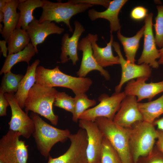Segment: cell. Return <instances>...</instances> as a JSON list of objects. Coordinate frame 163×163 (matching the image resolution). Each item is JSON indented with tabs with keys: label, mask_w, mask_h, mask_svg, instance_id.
Instances as JSON below:
<instances>
[{
	"label": "cell",
	"mask_w": 163,
	"mask_h": 163,
	"mask_svg": "<svg viewBox=\"0 0 163 163\" xmlns=\"http://www.w3.org/2000/svg\"><path fill=\"white\" fill-rule=\"evenodd\" d=\"M126 95L124 91L115 92L111 96L103 94L98 100L99 103L93 108L88 109L79 117V120L95 121L99 117H104L113 120L120 104Z\"/></svg>",
	"instance_id": "8"
},
{
	"label": "cell",
	"mask_w": 163,
	"mask_h": 163,
	"mask_svg": "<svg viewBox=\"0 0 163 163\" xmlns=\"http://www.w3.org/2000/svg\"><path fill=\"white\" fill-rule=\"evenodd\" d=\"M148 79L141 77L127 82L124 91L126 95L136 97L139 102L145 99L151 101L156 95L163 92V81L146 83Z\"/></svg>",
	"instance_id": "15"
},
{
	"label": "cell",
	"mask_w": 163,
	"mask_h": 163,
	"mask_svg": "<svg viewBox=\"0 0 163 163\" xmlns=\"http://www.w3.org/2000/svg\"><path fill=\"white\" fill-rule=\"evenodd\" d=\"M58 91L54 88L36 83L29 91L24 104V110L37 113L48 119L53 125L57 124L58 116L54 114L53 105Z\"/></svg>",
	"instance_id": "2"
},
{
	"label": "cell",
	"mask_w": 163,
	"mask_h": 163,
	"mask_svg": "<svg viewBox=\"0 0 163 163\" xmlns=\"http://www.w3.org/2000/svg\"><path fill=\"white\" fill-rule=\"evenodd\" d=\"M78 50L82 52L80 68L76 72L78 77H86L89 72L96 70L98 71L106 80L110 79V76L108 72L100 66L94 58L91 43L88 35L79 41Z\"/></svg>",
	"instance_id": "16"
},
{
	"label": "cell",
	"mask_w": 163,
	"mask_h": 163,
	"mask_svg": "<svg viewBox=\"0 0 163 163\" xmlns=\"http://www.w3.org/2000/svg\"><path fill=\"white\" fill-rule=\"evenodd\" d=\"M42 13L38 20L42 23L46 21H55L59 23L63 22L68 27L69 31L73 30L70 20L73 16L84 12L93 5L86 3L73 4L69 1L66 3L60 2H53L47 0H43Z\"/></svg>",
	"instance_id": "6"
},
{
	"label": "cell",
	"mask_w": 163,
	"mask_h": 163,
	"mask_svg": "<svg viewBox=\"0 0 163 163\" xmlns=\"http://www.w3.org/2000/svg\"><path fill=\"white\" fill-rule=\"evenodd\" d=\"M101 162V163H122L117 152L104 136L102 145Z\"/></svg>",
	"instance_id": "30"
},
{
	"label": "cell",
	"mask_w": 163,
	"mask_h": 163,
	"mask_svg": "<svg viewBox=\"0 0 163 163\" xmlns=\"http://www.w3.org/2000/svg\"><path fill=\"white\" fill-rule=\"evenodd\" d=\"M127 0H114L110 1L106 10L102 12L97 11L94 8L89 10L88 15L91 21L98 18H103L110 22V32L118 31L121 29L118 14L122 8L127 2Z\"/></svg>",
	"instance_id": "20"
},
{
	"label": "cell",
	"mask_w": 163,
	"mask_h": 163,
	"mask_svg": "<svg viewBox=\"0 0 163 163\" xmlns=\"http://www.w3.org/2000/svg\"><path fill=\"white\" fill-rule=\"evenodd\" d=\"M150 163H163V159L161 158H155Z\"/></svg>",
	"instance_id": "41"
},
{
	"label": "cell",
	"mask_w": 163,
	"mask_h": 163,
	"mask_svg": "<svg viewBox=\"0 0 163 163\" xmlns=\"http://www.w3.org/2000/svg\"><path fill=\"white\" fill-rule=\"evenodd\" d=\"M156 145L158 149L163 154V131L158 130Z\"/></svg>",
	"instance_id": "36"
},
{
	"label": "cell",
	"mask_w": 163,
	"mask_h": 163,
	"mask_svg": "<svg viewBox=\"0 0 163 163\" xmlns=\"http://www.w3.org/2000/svg\"><path fill=\"white\" fill-rule=\"evenodd\" d=\"M40 62L39 59H37L30 66L28 65L19 88L14 94L15 99L22 109L24 108L25 102L28 92L35 83L36 70Z\"/></svg>",
	"instance_id": "21"
},
{
	"label": "cell",
	"mask_w": 163,
	"mask_h": 163,
	"mask_svg": "<svg viewBox=\"0 0 163 163\" xmlns=\"http://www.w3.org/2000/svg\"><path fill=\"white\" fill-rule=\"evenodd\" d=\"M159 58L158 62L160 65H163V46L159 50Z\"/></svg>",
	"instance_id": "39"
},
{
	"label": "cell",
	"mask_w": 163,
	"mask_h": 163,
	"mask_svg": "<svg viewBox=\"0 0 163 163\" xmlns=\"http://www.w3.org/2000/svg\"><path fill=\"white\" fill-rule=\"evenodd\" d=\"M74 99V108L72 120L77 123L80 116L88 108L95 106L97 103L94 99H90L85 93L75 95Z\"/></svg>",
	"instance_id": "28"
},
{
	"label": "cell",
	"mask_w": 163,
	"mask_h": 163,
	"mask_svg": "<svg viewBox=\"0 0 163 163\" xmlns=\"http://www.w3.org/2000/svg\"><path fill=\"white\" fill-rule=\"evenodd\" d=\"M136 97L126 95L122 101L113 121L116 124L126 128H130L143 118L138 107Z\"/></svg>",
	"instance_id": "14"
},
{
	"label": "cell",
	"mask_w": 163,
	"mask_h": 163,
	"mask_svg": "<svg viewBox=\"0 0 163 163\" xmlns=\"http://www.w3.org/2000/svg\"><path fill=\"white\" fill-rule=\"evenodd\" d=\"M95 121L104 136L106 138L117 152L122 163H131L129 145L130 128L119 126L113 120L99 117Z\"/></svg>",
	"instance_id": "4"
},
{
	"label": "cell",
	"mask_w": 163,
	"mask_h": 163,
	"mask_svg": "<svg viewBox=\"0 0 163 163\" xmlns=\"http://www.w3.org/2000/svg\"><path fill=\"white\" fill-rule=\"evenodd\" d=\"M4 95L9 103L11 112V117L8 123L9 130L18 132L23 137L28 139L35 130L33 120L22 110L14 94L5 93Z\"/></svg>",
	"instance_id": "10"
},
{
	"label": "cell",
	"mask_w": 163,
	"mask_h": 163,
	"mask_svg": "<svg viewBox=\"0 0 163 163\" xmlns=\"http://www.w3.org/2000/svg\"><path fill=\"white\" fill-rule=\"evenodd\" d=\"M153 124L157 126L158 130L163 131V117L155 120Z\"/></svg>",
	"instance_id": "38"
},
{
	"label": "cell",
	"mask_w": 163,
	"mask_h": 163,
	"mask_svg": "<svg viewBox=\"0 0 163 163\" xmlns=\"http://www.w3.org/2000/svg\"><path fill=\"white\" fill-rule=\"evenodd\" d=\"M148 10L141 6H136L133 8L130 13L131 18L135 21L141 20L145 18L147 16Z\"/></svg>",
	"instance_id": "33"
},
{
	"label": "cell",
	"mask_w": 163,
	"mask_h": 163,
	"mask_svg": "<svg viewBox=\"0 0 163 163\" xmlns=\"http://www.w3.org/2000/svg\"><path fill=\"white\" fill-rule=\"evenodd\" d=\"M130 128L129 145L134 163L139 158L152 151L157 137V131L153 123L144 121L135 123Z\"/></svg>",
	"instance_id": "5"
},
{
	"label": "cell",
	"mask_w": 163,
	"mask_h": 163,
	"mask_svg": "<svg viewBox=\"0 0 163 163\" xmlns=\"http://www.w3.org/2000/svg\"><path fill=\"white\" fill-rule=\"evenodd\" d=\"M26 31L30 37V43L37 53L38 44L43 43L50 34H60L64 32L65 29L53 22L46 21L40 23L38 20L35 18L29 24Z\"/></svg>",
	"instance_id": "18"
},
{
	"label": "cell",
	"mask_w": 163,
	"mask_h": 163,
	"mask_svg": "<svg viewBox=\"0 0 163 163\" xmlns=\"http://www.w3.org/2000/svg\"><path fill=\"white\" fill-rule=\"evenodd\" d=\"M153 14H148L145 18L143 35L144 44L141 55L138 60V64L144 63L153 68L157 69L159 64L156 59L159 58V50L156 47L154 36L152 26Z\"/></svg>",
	"instance_id": "12"
},
{
	"label": "cell",
	"mask_w": 163,
	"mask_h": 163,
	"mask_svg": "<svg viewBox=\"0 0 163 163\" xmlns=\"http://www.w3.org/2000/svg\"><path fill=\"white\" fill-rule=\"evenodd\" d=\"M112 46L119 57L122 70L120 80L115 87V92H120L124 83L131 80L141 77L149 78L151 76L152 71L148 65L144 63L137 65L129 62L123 56L120 46L117 42L113 41Z\"/></svg>",
	"instance_id": "13"
},
{
	"label": "cell",
	"mask_w": 163,
	"mask_h": 163,
	"mask_svg": "<svg viewBox=\"0 0 163 163\" xmlns=\"http://www.w3.org/2000/svg\"><path fill=\"white\" fill-rule=\"evenodd\" d=\"M18 132L9 130L0 140V160L5 163H27L28 145Z\"/></svg>",
	"instance_id": "7"
},
{
	"label": "cell",
	"mask_w": 163,
	"mask_h": 163,
	"mask_svg": "<svg viewBox=\"0 0 163 163\" xmlns=\"http://www.w3.org/2000/svg\"><path fill=\"white\" fill-rule=\"evenodd\" d=\"M53 105L72 114L74 108V99L65 92H58Z\"/></svg>",
	"instance_id": "32"
},
{
	"label": "cell",
	"mask_w": 163,
	"mask_h": 163,
	"mask_svg": "<svg viewBox=\"0 0 163 163\" xmlns=\"http://www.w3.org/2000/svg\"><path fill=\"white\" fill-rule=\"evenodd\" d=\"M10 104L5 97L4 93L0 89V116H4L7 115V108Z\"/></svg>",
	"instance_id": "35"
},
{
	"label": "cell",
	"mask_w": 163,
	"mask_h": 163,
	"mask_svg": "<svg viewBox=\"0 0 163 163\" xmlns=\"http://www.w3.org/2000/svg\"><path fill=\"white\" fill-rule=\"evenodd\" d=\"M73 4L86 3L92 5H102L107 8L110 1L108 0H72L68 1Z\"/></svg>",
	"instance_id": "34"
},
{
	"label": "cell",
	"mask_w": 163,
	"mask_h": 163,
	"mask_svg": "<svg viewBox=\"0 0 163 163\" xmlns=\"http://www.w3.org/2000/svg\"><path fill=\"white\" fill-rule=\"evenodd\" d=\"M0 163H5L3 161H2L0 160Z\"/></svg>",
	"instance_id": "44"
},
{
	"label": "cell",
	"mask_w": 163,
	"mask_h": 163,
	"mask_svg": "<svg viewBox=\"0 0 163 163\" xmlns=\"http://www.w3.org/2000/svg\"><path fill=\"white\" fill-rule=\"evenodd\" d=\"M144 30L143 26L135 35L129 37L122 35L120 29L117 31L118 39L123 46L126 60L129 62L135 63L136 53L139 46L140 40L143 35Z\"/></svg>",
	"instance_id": "24"
},
{
	"label": "cell",
	"mask_w": 163,
	"mask_h": 163,
	"mask_svg": "<svg viewBox=\"0 0 163 163\" xmlns=\"http://www.w3.org/2000/svg\"><path fill=\"white\" fill-rule=\"evenodd\" d=\"M43 5L40 0H19L17 9L20 11V17L16 28L27 30L29 24L35 18L33 16L34 10L41 7Z\"/></svg>",
	"instance_id": "23"
},
{
	"label": "cell",
	"mask_w": 163,
	"mask_h": 163,
	"mask_svg": "<svg viewBox=\"0 0 163 163\" xmlns=\"http://www.w3.org/2000/svg\"><path fill=\"white\" fill-rule=\"evenodd\" d=\"M7 42L5 40H0V46L1 48V52L2 53L4 57H6L7 51H8V47H7L6 43Z\"/></svg>",
	"instance_id": "37"
},
{
	"label": "cell",
	"mask_w": 163,
	"mask_h": 163,
	"mask_svg": "<svg viewBox=\"0 0 163 163\" xmlns=\"http://www.w3.org/2000/svg\"><path fill=\"white\" fill-rule=\"evenodd\" d=\"M74 25L75 29L72 36L70 37L68 34L65 33L62 38L60 59V62L65 63L71 60L73 65H75L79 60L77 50L79 39L85 29L77 21H74Z\"/></svg>",
	"instance_id": "17"
},
{
	"label": "cell",
	"mask_w": 163,
	"mask_h": 163,
	"mask_svg": "<svg viewBox=\"0 0 163 163\" xmlns=\"http://www.w3.org/2000/svg\"><path fill=\"white\" fill-rule=\"evenodd\" d=\"M158 13L153 25L155 32V37L156 46L161 48L163 46V5L156 6Z\"/></svg>",
	"instance_id": "31"
},
{
	"label": "cell",
	"mask_w": 163,
	"mask_h": 163,
	"mask_svg": "<svg viewBox=\"0 0 163 163\" xmlns=\"http://www.w3.org/2000/svg\"><path fill=\"white\" fill-rule=\"evenodd\" d=\"M4 74L2 80L0 89L4 94H14V92H16L24 75L21 74H14L11 71Z\"/></svg>",
	"instance_id": "29"
},
{
	"label": "cell",
	"mask_w": 163,
	"mask_h": 163,
	"mask_svg": "<svg viewBox=\"0 0 163 163\" xmlns=\"http://www.w3.org/2000/svg\"><path fill=\"white\" fill-rule=\"evenodd\" d=\"M10 1L11 0H0V11L3 12L7 3Z\"/></svg>",
	"instance_id": "40"
},
{
	"label": "cell",
	"mask_w": 163,
	"mask_h": 163,
	"mask_svg": "<svg viewBox=\"0 0 163 163\" xmlns=\"http://www.w3.org/2000/svg\"><path fill=\"white\" fill-rule=\"evenodd\" d=\"M79 126L86 132L87 163H101V156L104 136L95 121L79 120Z\"/></svg>",
	"instance_id": "11"
},
{
	"label": "cell",
	"mask_w": 163,
	"mask_h": 163,
	"mask_svg": "<svg viewBox=\"0 0 163 163\" xmlns=\"http://www.w3.org/2000/svg\"><path fill=\"white\" fill-rule=\"evenodd\" d=\"M69 138L71 144L67 151L57 158H53L49 155L47 163H87V136L86 131L81 129L76 133L71 134Z\"/></svg>",
	"instance_id": "9"
},
{
	"label": "cell",
	"mask_w": 163,
	"mask_h": 163,
	"mask_svg": "<svg viewBox=\"0 0 163 163\" xmlns=\"http://www.w3.org/2000/svg\"><path fill=\"white\" fill-rule=\"evenodd\" d=\"M36 53L35 50L30 42L22 50L8 55L0 71V75L11 71L12 67L18 63L25 62L29 65V61Z\"/></svg>",
	"instance_id": "25"
},
{
	"label": "cell",
	"mask_w": 163,
	"mask_h": 163,
	"mask_svg": "<svg viewBox=\"0 0 163 163\" xmlns=\"http://www.w3.org/2000/svg\"><path fill=\"white\" fill-rule=\"evenodd\" d=\"M4 19V14L2 11H0V22H3Z\"/></svg>",
	"instance_id": "42"
},
{
	"label": "cell",
	"mask_w": 163,
	"mask_h": 163,
	"mask_svg": "<svg viewBox=\"0 0 163 163\" xmlns=\"http://www.w3.org/2000/svg\"><path fill=\"white\" fill-rule=\"evenodd\" d=\"M30 39L26 30L16 28L9 37L8 41V55L23 50L30 43Z\"/></svg>",
	"instance_id": "27"
},
{
	"label": "cell",
	"mask_w": 163,
	"mask_h": 163,
	"mask_svg": "<svg viewBox=\"0 0 163 163\" xmlns=\"http://www.w3.org/2000/svg\"><path fill=\"white\" fill-rule=\"evenodd\" d=\"M3 25L0 23V32L1 34L2 33L3 29Z\"/></svg>",
	"instance_id": "43"
},
{
	"label": "cell",
	"mask_w": 163,
	"mask_h": 163,
	"mask_svg": "<svg viewBox=\"0 0 163 163\" xmlns=\"http://www.w3.org/2000/svg\"><path fill=\"white\" fill-rule=\"evenodd\" d=\"M88 36L91 43L94 57L100 66L103 68L120 64L119 56H114L113 53L112 46L113 36L112 34H110L109 42L104 47H101L97 44V34L88 33Z\"/></svg>",
	"instance_id": "19"
},
{
	"label": "cell",
	"mask_w": 163,
	"mask_h": 163,
	"mask_svg": "<svg viewBox=\"0 0 163 163\" xmlns=\"http://www.w3.org/2000/svg\"><path fill=\"white\" fill-rule=\"evenodd\" d=\"M30 117L35 126L32 135L37 147L40 154L46 158L54 145L59 142H64L69 138L70 132L68 129H62L51 125L34 112H31Z\"/></svg>",
	"instance_id": "3"
},
{
	"label": "cell",
	"mask_w": 163,
	"mask_h": 163,
	"mask_svg": "<svg viewBox=\"0 0 163 163\" xmlns=\"http://www.w3.org/2000/svg\"><path fill=\"white\" fill-rule=\"evenodd\" d=\"M92 83L89 78L76 77L66 74L61 71L58 66L52 69L40 66L36 70V83L51 88L60 87L69 88L75 95L85 93Z\"/></svg>",
	"instance_id": "1"
},
{
	"label": "cell",
	"mask_w": 163,
	"mask_h": 163,
	"mask_svg": "<svg viewBox=\"0 0 163 163\" xmlns=\"http://www.w3.org/2000/svg\"><path fill=\"white\" fill-rule=\"evenodd\" d=\"M19 0H11L7 3L3 12L4 14L3 28L1 34L4 40L7 42L8 39L15 29L18 23L20 12H17Z\"/></svg>",
	"instance_id": "22"
},
{
	"label": "cell",
	"mask_w": 163,
	"mask_h": 163,
	"mask_svg": "<svg viewBox=\"0 0 163 163\" xmlns=\"http://www.w3.org/2000/svg\"><path fill=\"white\" fill-rule=\"evenodd\" d=\"M138 107L143 120L153 123L163 114V94L158 98L145 103H138Z\"/></svg>",
	"instance_id": "26"
}]
</instances>
